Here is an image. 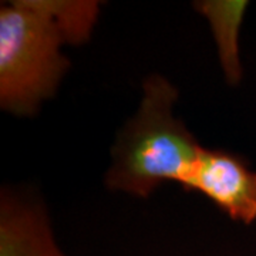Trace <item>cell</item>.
Returning <instances> with one entry per match:
<instances>
[{
  "mask_svg": "<svg viewBox=\"0 0 256 256\" xmlns=\"http://www.w3.org/2000/svg\"><path fill=\"white\" fill-rule=\"evenodd\" d=\"M178 88L160 74H151L142 86L137 114L118 132L106 175L111 191L148 198L164 182L181 184L195 164L201 144L172 107Z\"/></svg>",
  "mask_w": 256,
  "mask_h": 256,
  "instance_id": "6da1fadb",
  "label": "cell"
},
{
  "mask_svg": "<svg viewBox=\"0 0 256 256\" xmlns=\"http://www.w3.org/2000/svg\"><path fill=\"white\" fill-rule=\"evenodd\" d=\"M54 22L37 0H14L0 8V107L16 117H33L70 68Z\"/></svg>",
  "mask_w": 256,
  "mask_h": 256,
  "instance_id": "7a4b0ae2",
  "label": "cell"
},
{
  "mask_svg": "<svg viewBox=\"0 0 256 256\" xmlns=\"http://www.w3.org/2000/svg\"><path fill=\"white\" fill-rule=\"evenodd\" d=\"M180 186L204 195L235 222L256 220V172L240 156L201 146Z\"/></svg>",
  "mask_w": 256,
  "mask_h": 256,
  "instance_id": "3957f363",
  "label": "cell"
},
{
  "mask_svg": "<svg viewBox=\"0 0 256 256\" xmlns=\"http://www.w3.org/2000/svg\"><path fill=\"white\" fill-rule=\"evenodd\" d=\"M0 256H67L40 200L9 188L2 191Z\"/></svg>",
  "mask_w": 256,
  "mask_h": 256,
  "instance_id": "277c9868",
  "label": "cell"
},
{
  "mask_svg": "<svg viewBox=\"0 0 256 256\" xmlns=\"http://www.w3.org/2000/svg\"><path fill=\"white\" fill-rule=\"evenodd\" d=\"M194 8L210 23L218 47L220 67L229 86H236L242 78L239 60V28L245 16L248 2L244 0H200Z\"/></svg>",
  "mask_w": 256,
  "mask_h": 256,
  "instance_id": "5b68a950",
  "label": "cell"
},
{
  "mask_svg": "<svg viewBox=\"0 0 256 256\" xmlns=\"http://www.w3.org/2000/svg\"><path fill=\"white\" fill-rule=\"evenodd\" d=\"M38 6L62 32L66 44H84L90 40L100 16L96 0H37Z\"/></svg>",
  "mask_w": 256,
  "mask_h": 256,
  "instance_id": "8992f818",
  "label": "cell"
}]
</instances>
